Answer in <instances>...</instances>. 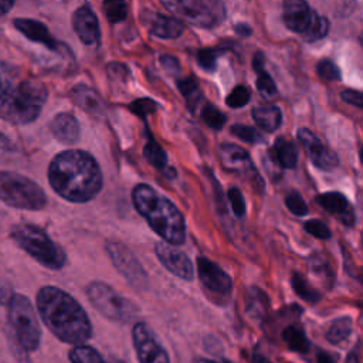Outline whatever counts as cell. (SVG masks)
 Instances as JSON below:
<instances>
[{
  "instance_id": "1",
  "label": "cell",
  "mask_w": 363,
  "mask_h": 363,
  "mask_svg": "<svg viewBox=\"0 0 363 363\" xmlns=\"http://www.w3.org/2000/svg\"><path fill=\"white\" fill-rule=\"evenodd\" d=\"M51 189L71 203H86L102 189V172L95 157L79 149L57 153L47 170Z\"/></svg>"
},
{
  "instance_id": "2",
  "label": "cell",
  "mask_w": 363,
  "mask_h": 363,
  "mask_svg": "<svg viewBox=\"0 0 363 363\" xmlns=\"http://www.w3.org/2000/svg\"><path fill=\"white\" fill-rule=\"evenodd\" d=\"M48 98L47 86L20 67L0 61V119L11 125L34 122Z\"/></svg>"
},
{
  "instance_id": "3",
  "label": "cell",
  "mask_w": 363,
  "mask_h": 363,
  "mask_svg": "<svg viewBox=\"0 0 363 363\" xmlns=\"http://www.w3.org/2000/svg\"><path fill=\"white\" fill-rule=\"evenodd\" d=\"M37 311L48 330L68 345H84L92 336V325L81 303L58 286L45 285L35 296Z\"/></svg>"
},
{
  "instance_id": "4",
  "label": "cell",
  "mask_w": 363,
  "mask_h": 363,
  "mask_svg": "<svg viewBox=\"0 0 363 363\" xmlns=\"http://www.w3.org/2000/svg\"><path fill=\"white\" fill-rule=\"evenodd\" d=\"M132 203L152 230L167 244L180 245L184 242L186 221L172 200L153 187L140 183L132 190Z\"/></svg>"
},
{
  "instance_id": "5",
  "label": "cell",
  "mask_w": 363,
  "mask_h": 363,
  "mask_svg": "<svg viewBox=\"0 0 363 363\" xmlns=\"http://www.w3.org/2000/svg\"><path fill=\"white\" fill-rule=\"evenodd\" d=\"M11 241L40 265L58 271L67 264V254L44 228L31 223H20L10 230Z\"/></svg>"
},
{
  "instance_id": "6",
  "label": "cell",
  "mask_w": 363,
  "mask_h": 363,
  "mask_svg": "<svg viewBox=\"0 0 363 363\" xmlns=\"http://www.w3.org/2000/svg\"><path fill=\"white\" fill-rule=\"evenodd\" d=\"M0 201L28 211H38L47 206V194L33 179L9 170H0Z\"/></svg>"
},
{
  "instance_id": "7",
  "label": "cell",
  "mask_w": 363,
  "mask_h": 363,
  "mask_svg": "<svg viewBox=\"0 0 363 363\" xmlns=\"http://www.w3.org/2000/svg\"><path fill=\"white\" fill-rule=\"evenodd\" d=\"M7 319L20 347L35 352L41 342V326L31 301L23 294H11L7 301Z\"/></svg>"
},
{
  "instance_id": "8",
  "label": "cell",
  "mask_w": 363,
  "mask_h": 363,
  "mask_svg": "<svg viewBox=\"0 0 363 363\" xmlns=\"http://www.w3.org/2000/svg\"><path fill=\"white\" fill-rule=\"evenodd\" d=\"M282 20L288 30L301 34L306 41L323 38L329 31V21L301 0H286L282 4Z\"/></svg>"
},
{
  "instance_id": "9",
  "label": "cell",
  "mask_w": 363,
  "mask_h": 363,
  "mask_svg": "<svg viewBox=\"0 0 363 363\" xmlns=\"http://www.w3.org/2000/svg\"><path fill=\"white\" fill-rule=\"evenodd\" d=\"M162 6L200 28H213L225 17L224 3L217 0H169L162 1Z\"/></svg>"
},
{
  "instance_id": "10",
  "label": "cell",
  "mask_w": 363,
  "mask_h": 363,
  "mask_svg": "<svg viewBox=\"0 0 363 363\" xmlns=\"http://www.w3.org/2000/svg\"><path fill=\"white\" fill-rule=\"evenodd\" d=\"M86 296L94 308L109 320L125 322L135 315V305L105 282H91L86 286Z\"/></svg>"
},
{
  "instance_id": "11",
  "label": "cell",
  "mask_w": 363,
  "mask_h": 363,
  "mask_svg": "<svg viewBox=\"0 0 363 363\" xmlns=\"http://www.w3.org/2000/svg\"><path fill=\"white\" fill-rule=\"evenodd\" d=\"M197 275L204 295L216 305H225L230 301L233 281L230 275L207 257L197 258Z\"/></svg>"
},
{
  "instance_id": "12",
  "label": "cell",
  "mask_w": 363,
  "mask_h": 363,
  "mask_svg": "<svg viewBox=\"0 0 363 363\" xmlns=\"http://www.w3.org/2000/svg\"><path fill=\"white\" fill-rule=\"evenodd\" d=\"M132 342L139 363H170L169 353L145 322L133 325Z\"/></svg>"
},
{
  "instance_id": "13",
  "label": "cell",
  "mask_w": 363,
  "mask_h": 363,
  "mask_svg": "<svg viewBox=\"0 0 363 363\" xmlns=\"http://www.w3.org/2000/svg\"><path fill=\"white\" fill-rule=\"evenodd\" d=\"M106 251L116 267V269L135 286H145L147 282V277L145 269L136 257L126 248L123 244L118 241H109L106 244Z\"/></svg>"
},
{
  "instance_id": "14",
  "label": "cell",
  "mask_w": 363,
  "mask_h": 363,
  "mask_svg": "<svg viewBox=\"0 0 363 363\" xmlns=\"http://www.w3.org/2000/svg\"><path fill=\"white\" fill-rule=\"evenodd\" d=\"M220 160L228 172L240 173L244 177L250 179V182L254 183L255 186H258L259 189L264 187L262 179L258 174V172L245 149H242L237 145H233V143H224L220 147Z\"/></svg>"
},
{
  "instance_id": "15",
  "label": "cell",
  "mask_w": 363,
  "mask_h": 363,
  "mask_svg": "<svg viewBox=\"0 0 363 363\" xmlns=\"http://www.w3.org/2000/svg\"><path fill=\"white\" fill-rule=\"evenodd\" d=\"M298 139L308 153L311 162L322 170H333L339 164L337 155L329 149L312 130L306 128L298 129Z\"/></svg>"
},
{
  "instance_id": "16",
  "label": "cell",
  "mask_w": 363,
  "mask_h": 363,
  "mask_svg": "<svg viewBox=\"0 0 363 363\" xmlns=\"http://www.w3.org/2000/svg\"><path fill=\"white\" fill-rule=\"evenodd\" d=\"M155 252L162 265L170 271L173 275L184 279V281H191L194 277L193 272V264L190 258L180 250L172 247L167 242H156L155 245Z\"/></svg>"
},
{
  "instance_id": "17",
  "label": "cell",
  "mask_w": 363,
  "mask_h": 363,
  "mask_svg": "<svg viewBox=\"0 0 363 363\" xmlns=\"http://www.w3.org/2000/svg\"><path fill=\"white\" fill-rule=\"evenodd\" d=\"M140 21L152 35L164 40L177 38L184 31V26L180 20L153 10H142Z\"/></svg>"
},
{
  "instance_id": "18",
  "label": "cell",
  "mask_w": 363,
  "mask_h": 363,
  "mask_svg": "<svg viewBox=\"0 0 363 363\" xmlns=\"http://www.w3.org/2000/svg\"><path fill=\"white\" fill-rule=\"evenodd\" d=\"M72 28L84 44L95 45L99 43V38H101L99 21L96 14L88 4H84L74 11Z\"/></svg>"
},
{
  "instance_id": "19",
  "label": "cell",
  "mask_w": 363,
  "mask_h": 363,
  "mask_svg": "<svg viewBox=\"0 0 363 363\" xmlns=\"http://www.w3.org/2000/svg\"><path fill=\"white\" fill-rule=\"evenodd\" d=\"M13 26L30 41L38 43L51 51L60 50V43L52 37V34L50 33L48 27L44 23L34 18L17 17L13 20Z\"/></svg>"
},
{
  "instance_id": "20",
  "label": "cell",
  "mask_w": 363,
  "mask_h": 363,
  "mask_svg": "<svg viewBox=\"0 0 363 363\" xmlns=\"http://www.w3.org/2000/svg\"><path fill=\"white\" fill-rule=\"evenodd\" d=\"M319 206L330 213L333 217L340 220L345 225L353 227L354 225V210L350 201L346 199L345 194L339 191H326L316 197Z\"/></svg>"
},
{
  "instance_id": "21",
  "label": "cell",
  "mask_w": 363,
  "mask_h": 363,
  "mask_svg": "<svg viewBox=\"0 0 363 363\" xmlns=\"http://www.w3.org/2000/svg\"><path fill=\"white\" fill-rule=\"evenodd\" d=\"M50 130L52 136L62 145L71 146L79 139V123L72 113H57L50 122Z\"/></svg>"
},
{
  "instance_id": "22",
  "label": "cell",
  "mask_w": 363,
  "mask_h": 363,
  "mask_svg": "<svg viewBox=\"0 0 363 363\" xmlns=\"http://www.w3.org/2000/svg\"><path fill=\"white\" fill-rule=\"evenodd\" d=\"M71 98L77 106L85 111L88 115H102L104 113V101L92 88L79 84L75 85L71 91Z\"/></svg>"
},
{
  "instance_id": "23",
  "label": "cell",
  "mask_w": 363,
  "mask_h": 363,
  "mask_svg": "<svg viewBox=\"0 0 363 363\" xmlns=\"http://www.w3.org/2000/svg\"><path fill=\"white\" fill-rule=\"evenodd\" d=\"M254 122L265 132H274L281 126L282 113L277 105H257L252 109Z\"/></svg>"
},
{
  "instance_id": "24",
  "label": "cell",
  "mask_w": 363,
  "mask_h": 363,
  "mask_svg": "<svg viewBox=\"0 0 363 363\" xmlns=\"http://www.w3.org/2000/svg\"><path fill=\"white\" fill-rule=\"evenodd\" d=\"M143 156L145 159L157 170H160L167 179L176 177V170L169 166L167 163V155L164 149L155 140L149 139L143 147Z\"/></svg>"
},
{
  "instance_id": "25",
  "label": "cell",
  "mask_w": 363,
  "mask_h": 363,
  "mask_svg": "<svg viewBox=\"0 0 363 363\" xmlns=\"http://www.w3.org/2000/svg\"><path fill=\"white\" fill-rule=\"evenodd\" d=\"M271 150L282 169H294L296 166L298 149L292 140L286 138H278Z\"/></svg>"
},
{
  "instance_id": "26",
  "label": "cell",
  "mask_w": 363,
  "mask_h": 363,
  "mask_svg": "<svg viewBox=\"0 0 363 363\" xmlns=\"http://www.w3.org/2000/svg\"><path fill=\"white\" fill-rule=\"evenodd\" d=\"M282 340L292 352L296 353H306L311 346L303 329L298 325L286 326L282 332Z\"/></svg>"
},
{
  "instance_id": "27",
  "label": "cell",
  "mask_w": 363,
  "mask_h": 363,
  "mask_svg": "<svg viewBox=\"0 0 363 363\" xmlns=\"http://www.w3.org/2000/svg\"><path fill=\"white\" fill-rule=\"evenodd\" d=\"M268 309V298L258 288H251L245 296V311L254 319H262Z\"/></svg>"
},
{
  "instance_id": "28",
  "label": "cell",
  "mask_w": 363,
  "mask_h": 363,
  "mask_svg": "<svg viewBox=\"0 0 363 363\" xmlns=\"http://www.w3.org/2000/svg\"><path fill=\"white\" fill-rule=\"evenodd\" d=\"M308 264H309L311 274H313L318 279H320L326 286L332 285L335 279V274H333V269L330 268V262L328 261V258H325L322 254H313L309 257Z\"/></svg>"
},
{
  "instance_id": "29",
  "label": "cell",
  "mask_w": 363,
  "mask_h": 363,
  "mask_svg": "<svg viewBox=\"0 0 363 363\" xmlns=\"http://www.w3.org/2000/svg\"><path fill=\"white\" fill-rule=\"evenodd\" d=\"M353 329V320L350 316H342L332 322V325L328 329L326 339L332 345H339L345 342Z\"/></svg>"
},
{
  "instance_id": "30",
  "label": "cell",
  "mask_w": 363,
  "mask_h": 363,
  "mask_svg": "<svg viewBox=\"0 0 363 363\" xmlns=\"http://www.w3.org/2000/svg\"><path fill=\"white\" fill-rule=\"evenodd\" d=\"M291 284L294 291L298 294L299 298H302L306 302L315 303L320 299V294L318 289H315L303 275H301L299 272H294L291 277Z\"/></svg>"
},
{
  "instance_id": "31",
  "label": "cell",
  "mask_w": 363,
  "mask_h": 363,
  "mask_svg": "<svg viewBox=\"0 0 363 363\" xmlns=\"http://www.w3.org/2000/svg\"><path fill=\"white\" fill-rule=\"evenodd\" d=\"M68 359L71 363H105L99 352L88 345L74 346L68 353Z\"/></svg>"
},
{
  "instance_id": "32",
  "label": "cell",
  "mask_w": 363,
  "mask_h": 363,
  "mask_svg": "<svg viewBox=\"0 0 363 363\" xmlns=\"http://www.w3.org/2000/svg\"><path fill=\"white\" fill-rule=\"evenodd\" d=\"M106 18L111 23H121L128 16V4L121 0H112V1H105L102 4Z\"/></svg>"
},
{
  "instance_id": "33",
  "label": "cell",
  "mask_w": 363,
  "mask_h": 363,
  "mask_svg": "<svg viewBox=\"0 0 363 363\" xmlns=\"http://www.w3.org/2000/svg\"><path fill=\"white\" fill-rule=\"evenodd\" d=\"M203 121L213 129H221L227 121L225 115L211 104H204L201 109Z\"/></svg>"
},
{
  "instance_id": "34",
  "label": "cell",
  "mask_w": 363,
  "mask_h": 363,
  "mask_svg": "<svg viewBox=\"0 0 363 363\" xmlns=\"http://www.w3.org/2000/svg\"><path fill=\"white\" fill-rule=\"evenodd\" d=\"M177 86L180 94L194 105L197 104L200 95H199V81L194 77H186L182 79H177Z\"/></svg>"
},
{
  "instance_id": "35",
  "label": "cell",
  "mask_w": 363,
  "mask_h": 363,
  "mask_svg": "<svg viewBox=\"0 0 363 363\" xmlns=\"http://www.w3.org/2000/svg\"><path fill=\"white\" fill-rule=\"evenodd\" d=\"M258 77H257V88L259 91V94L265 98V99H271L277 95V85L272 79V77L265 71H257Z\"/></svg>"
},
{
  "instance_id": "36",
  "label": "cell",
  "mask_w": 363,
  "mask_h": 363,
  "mask_svg": "<svg viewBox=\"0 0 363 363\" xmlns=\"http://www.w3.org/2000/svg\"><path fill=\"white\" fill-rule=\"evenodd\" d=\"M231 133L237 138H240L241 140L247 142V143H259L262 140V136L261 133L252 128V126H248V125H242V123H235L230 128Z\"/></svg>"
},
{
  "instance_id": "37",
  "label": "cell",
  "mask_w": 363,
  "mask_h": 363,
  "mask_svg": "<svg viewBox=\"0 0 363 363\" xmlns=\"http://www.w3.org/2000/svg\"><path fill=\"white\" fill-rule=\"evenodd\" d=\"M251 91L245 85H237L225 98V102L230 108H241L250 102Z\"/></svg>"
},
{
  "instance_id": "38",
  "label": "cell",
  "mask_w": 363,
  "mask_h": 363,
  "mask_svg": "<svg viewBox=\"0 0 363 363\" xmlns=\"http://www.w3.org/2000/svg\"><path fill=\"white\" fill-rule=\"evenodd\" d=\"M285 204H286L288 210L298 217L308 214V206L298 191H289L285 196Z\"/></svg>"
},
{
  "instance_id": "39",
  "label": "cell",
  "mask_w": 363,
  "mask_h": 363,
  "mask_svg": "<svg viewBox=\"0 0 363 363\" xmlns=\"http://www.w3.org/2000/svg\"><path fill=\"white\" fill-rule=\"evenodd\" d=\"M129 109H130L135 115L145 118V116H147V115L156 112L157 104H156L153 99H150V98H140V99H136V101L130 102Z\"/></svg>"
},
{
  "instance_id": "40",
  "label": "cell",
  "mask_w": 363,
  "mask_h": 363,
  "mask_svg": "<svg viewBox=\"0 0 363 363\" xmlns=\"http://www.w3.org/2000/svg\"><path fill=\"white\" fill-rule=\"evenodd\" d=\"M218 51L216 48H201L197 52V64L206 71H214Z\"/></svg>"
},
{
  "instance_id": "41",
  "label": "cell",
  "mask_w": 363,
  "mask_h": 363,
  "mask_svg": "<svg viewBox=\"0 0 363 363\" xmlns=\"http://www.w3.org/2000/svg\"><path fill=\"white\" fill-rule=\"evenodd\" d=\"M316 72L325 81H337L340 78L339 68L330 60L319 61L316 65Z\"/></svg>"
},
{
  "instance_id": "42",
  "label": "cell",
  "mask_w": 363,
  "mask_h": 363,
  "mask_svg": "<svg viewBox=\"0 0 363 363\" xmlns=\"http://www.w3.org/2000/svg\"><path fill=\"white\" fill-rule=\"evenodd\" d=\"M303 228L308 234L320 240H328L332 235V231L329 230V227L320 220H308L303 223Z\"/></svg>"
},
{
  "instance_id": "43",
  "label": "cell",
  "mask_w": 363,
  "mask_h": 363,
  "mask_svg": "<svg viewBox=\"0 0 363 363\" xmlns=\"http://www.w3.org/2000/svg\"><path fill=\"white\" fill-rule=\"evenodd\" d=\"M227 197H228V201L231 204V208L234 211V214L237 217H242L247 211V207H245V199L242 196V193L235 189V187H231L227 193Z\"/></svg>"
},
{
  "instance_id": "44",
  "label": "cell",
  "mask_w": 363,
  "mask_h": 363,
  "mask_svg": "<svg viewBox=\"0 0 363 363\" xmlns=\"http://www.w3.org/2000/svg\"><path fill=\"white\" fill-rule=\"evenodd\" d=\"M108 72H109V75H111L112 78H115V79H121V81H123V79H125V77H126V75H129V69H128V67H126V65H123V64H118V62H112V64H109V65H108Z\"/></svg>"
},
{
  "instance_id": "45",
  "label": "cell",
  "mask_w": 363,
  "mask_h": 363,
  "mask_svg": "<svg viewBox=\"0 0 363 363\" xmlns=\"http://www.w3.org/2000/svg\"><path fill=\"white\" fill-rule=\"evenodd\" d=\"M160 64L163 65V68L170 72V74H177L180 72V64L177 61L176 57L173 55H162L160 57Z\"/></svg>"
},
{
  "instance_id": "46",
  "label": "cell",
  "mask_w": 363,
  "mask_h": 363,
  "mask_svg": "<svg viewBox=\"0 0 363 363\" xmlns=\"http://www.w3.org/2000/svg\"><path fill=\"white\" fill-rule=\"evenodd\" d=\"M340 98L347 102V104H352L357 108H362V94L360 91H354V89H345L342 94H340Z\"/></svg>"
},
{
  "instance_id": "47",
  "label": "cell",
  "mask_w": 363,
  "mask_h": 363,
  "mask_svg": "<svg viewBox=\"0 0 363 363\" xmlns=\"http://www.w3.org/2000/svg\"><path fill=\"white\" fill-rule=\"evenodd\" d=\"M14 150H16V146L11 142V139L7 138L3 132H0V157H6L11 155V152Z\"/></svg>"
},
{
  "instance_id": "48",
  "label": "cell",
  "mask_w": 363,
  "mask_h": 363,
  "mask_svg": "<svg viewBox=\"0 0 363 363\" xmlns=\"http://www.w3.org/2000/svg\"><path fill=\"white\" fill-rule=\"evenodd\" d=\"M234 30L240 34V35H242V37H248V35H251V27L248 26V24H245V23H240V24H237V26H234Z\"/></svg>"
},
{
  "instance_id": "49",
  "label": "cell",
  "mask_w": 363,
  "mask_h": 363,
  "mask_svg": "<svg viewBox=\"0 0 363 363\" xmlns=\"http://www.w3.org/2000/svg\"><path fill=\"white\" fill-rule=\"evenodd\" d=\"M16 6V1H9V0H0V17L6 16L13 7Z\"/></svg>"
},
{
  "instance_id": "50",
  "label": "cell",
  "mask_w": 363,
  "mask_h": 363,
  "mask_svg": "<svg viewBox=\"0 0 363 363\" xmlns=\"http://www.w3.org/2000/svg\"><path fill=\"white\" fill-rule=\"evenodd\" d=\"M318 363H336V360L329 353H320L318 356Z\"/></svg>"
},
{
  "instance_id": "51",
  "label": "cell",
  "mask_w": 363,
  "mask_h": 363,
  "mask_svg": "<svg viewBox=\"0 0 363 363\" xmlns=\"http://www.w3.org/2000/svg\"><path fill=\"white\" fill-rule=\"evenodd\" d=\"M252 363H272V362H269L265 356H262V354H255L254 356V359H252Z\"/></svg>"
},
{
  "instance_id": "52",
  "label": "cell",
  "mask_w": 363,
  "mask_h": 363,
  "mask_svg": "<svg viewBox=\"0 0 363 363\" xmlns=\"http://www.w3.org/2000/svg\"><path fill=\"white\" fill-rule=\"evenodd\" d=\"M346 363H360V360H359V356L356 354V353H349V356H347V359H346Z\"/></svg>"
},
{
  "instance_id": "53",
  "label": "cell",
  "mask_w": 363,
  "mask_h": 363,
  "mask_svg": "<svg viewBox=\"0 0 363 363\" xmlns=\"http://www.w3.org/2000/svg\"><path fill=\"white\" fill-rule=\"evenodd\" d=\"M193 363H218V362L210 360V359H206V357H199V359H196ZM223 363H225V362H223Z\"/></svg>"
},
{
  "instance_id": "54",
  "label": "cell",
  "mask_w": 363,
  "mask_h": 363,
  "mask_svg": "<svg viewBox=\"0 0 363 363\" xmlns=\"http://www.w3.org/2000/svg\"><path fill=\"white\" fill-rule=\"evenodd\" d=\"M113 363H125V362H122V360H115Z\"/></svg>"
}]
</instances>
